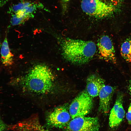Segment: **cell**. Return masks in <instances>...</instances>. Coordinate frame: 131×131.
I'll return each mask as SVG.
<instances>
[{"mask_svg":"<svg viewBox=\"0 0 131 131\" xmlns=\"http://www.w3.org/2000/svg\"><path fill=\"white\" fill-rule=\"evenodd\" d=\"M71 118L67 105H63L56 107L48 115L47 124L51 127L65 128L70 121Z\"/></svg>","mask_w":131,"mask_h":131,"instance_id":"6","label":"cell"},{"mask_svg":"<svg viewBox=\"0 0 131 131\" xmlns=\"http://www.w3.org/2000/svg\"><path fill=\"white\" fill-rule=\"evenodd\" d=\"M51 69L43 64L34 66L24 77L21 82L23 88L30 93L44 95L51 93L54 90L55 80Z\"/></svg>","mask_w":131,"mask_h":131,"instance_id":"1","label":"cell"},{"mask_svg":"<svg viewBox=\"0 0 131 131\" xmlns=\"http://www.w3.org/2000/svg\"><path fill=\"white\" fill-rule=\"evenodd\" d=\"M126 117L128 123L131 125V105L129 107L126 115Z\"/></svg>","mask_w":131,"mask_h":131,"instance_id":"16","label":"cell"},{"mask_svg":"<svg viewBox=\"0 0 131 131\" xmlns=\"http://www.w3.org/2000/svg\"><path fill=\"white\" fill-rule=\"evenodd\" d=\"M105 84V81L103 79L96 75H91L87 79L86 91L91 97H97Z\"/></svg>","mask_w":131,"mask_h":131,"instance_id":"10","label":"cell"},{"mask_svg":"<svg viewBox=\"0 0 131 131\" xmlns=\"http://www.w3.org/2000/svg\"><path fill=\"white\" fill-rule=\"evenodd\" d=\"M31 3L29 2H24L14 5L9 8L8 12V13L12 15L14 14L18 11L23 9Z\"/></svg>","mask_w":131,"mask_h":131,"instance_id":"14","label":"cell"},{"mask_svg":"<svg viewBox=\"0 0 131 131\" xmlns=\"http://www.w3.org/2000/svg\"><path fill=\"white\" fill-rule=\"evenodd\" d=\"M121 0H82L81 7L87 14L102 19L111 16L119 10Z\"/></svg>","mask_w":131,"mask_h":131,"instance_id":"3","label":"cell"},{"mask_svg":"<svg viewBox=\"0 0 131 131\" xmlns=\"http://www.w3.org/2000/svg\"><path fill=\"white\" fill-rule=\"evenodd\" d=\"M63 1L65 2H68L70 0H63Z\"/></svg>","mask_w":131,"mask_h":131,"instance_id":"20","label":"cell"},{"mask_svg":"<svg viewBox=\"0 0 131 131\" xmlns=\"http://www.w3.org/2000/svg\"><path fill=\"white\" fill-rule=\"evenodd\" d=\"M16 128L17 131H49L41 124L38 118L34 116L19 123Z\"/></svg>","mask_w":131,"mask_h":131,"instance_id":"11","label":"cell"},{"mask_svg":"<svg viewBox=\"0 0 131 131\" xmlns=\"http://www.w3.org/2000/svg\"><path fill=\"white\" fill-rule=\"evenodd\" d=\"M97 46L100 58L114 64L117 62L113 42L109 37L104 35L99 39Z\"/></svg>","mask_w":131,"mask_h":131,"instance_id":"7","label":"cell"},{"mask_svg":"<svg viewBox=\"0 0 131 131\" xmlns=\"http://www.w3.org/2000/svg\"><path fill=\"white\" fill-rule=\"evenodd\" d=\"M120 52L124 59L127 63H131V38H126L121 45Z\"/></svg>","mask_w":131,"mask_h":131,"instance_id":"13","label":"cell"},{"mask_svg":"<svg viewBox=\"0 0 131 131\" xmlns=\"http://www.w3.org/2000/svg\"><path fill=\"white\" fill-rule=\"evenodd\" d=\"M7 128V125L3 121L0 116V131H5Z\"/></svg>","mask_w":131,"mask_h":131,"instance_id":"17","label":"cell"},{"mask_svg":"<svg viewBox=\"0 0 131 131\" xmlns=\"http://www.w3.org/2000/svg\"><path fill=\"white\" fill-rule=\"evenodd\" d=\"M128 88L129 93L131 97V79L129 82Z\"/></svg>","mask_w":131,"mask_h":131,"instance_id":"19","label":"cell"},{"mask_svg":"<svg viewBox=\"0 0 131 131\" xmlns=\"http://www.w3.org/2000/svg\"><path fill=\"white\" fill-rule=\"evenodd\" d=\"M93 105L92 97L86 91L82 92L75 98L69 106V110L71 118L87 115L90 112Z\"/></svg>","mask_w":131,"mask_h":131,"instance_id":"4","label":"cell"},{"mask_svg":"<svg viewBox=\"0 0 131 131\" xmlns=\"http://www.w3.org/2000/svg\"><path fill=\"white\" fill-rule=\"evenodd\" d=\"M123 95L119 93L114 105L111 110L109 118V124L112 128L118 126L125 116V111L123 105Z\"/></svg>","mask_w":131,"mask_h":131,"instance_id":"8","label":"cell"},{"mask_svg":"<svg viewBox=\"0 0 131 131\" xmlns=\"http://www.w3.org/2000/svg\"><path fill=\"white\" fill-rule=\"evenodd\" d=\"M30 18L28 16L19 17L13 14L12 15L10 23L12 25H17L24 23Z\"/></svg>","mask_w":131,"mask_h":131,"instance_id":"15","label":"cell"},{"mask_svg":"<svg viewBox=\"0 0 131 131\" xmlns=\"http://www.w3.org/2000/svg\"><path fill=\"white\" fill-rule=\"evenodd\" d=\"M62 54L64 59L71 64L78 65L89 62L94 55L97 47L91 41L65 38L61 44Z\"/></svg>","mask_w":131,"mask_h":131,"instance_id":"2","label":"cell"},{"mask_svg":"<svg viewBox=\"0 0 131 131\" xmlns=\"http://www.w3.org/2000/svg\"><path fill=\"white\" fill-rule=\"evenodd\" d=\"M1 45H2L1 44V43L0 42V48L1 47Z\"/></svg>","mask_w":131,"mask_h":131,"instance_id":"21","label":"cell"},{"mask_svg":"<svg viewBox=\"0 0 131 131\" xmlns=\"http://www.w3.org/2000/svg\"><path fill=\"white\" fill-rule=\"evenodd\" d=\"M10 0H0V7H1Z\"/></svg>","mask_w":131,"mask_h":131,"instance_id":"18","label":"cell"},{"mask_svg":"<svg viewBox=\"0 0 131 131\" xmlns=\"http://www.w3.org/2000/svg\"><path fill=\"white\" fill-rule=\"evenodd\" d=\"M113 87L105 84L101 89L99 94V101L98 110L106 114L109 111L112 98L115 91Z\"/></svg>","mask_w":131,"mask_h":131,"instance_id":"9","label":"cell"},{"mask_svg":"<svg viewBox=\"0 0 131 131\" xmlns=\"http://www.w3.org/2000/svg\"><path fill=\"white\" fill-rule=\"evenodd\" d=\"M97 117H78L72 119L65 127L67 131H99Z\"/></svg>","mask_w":131,"mask_h":131,"instance_id":"5","label":"cell"},{"mask_svg":"<svg viewBox=\"0 0 131 131\" xmlns=\"http://www.w3.org/2000/svg\"><path fill=\"white\" fill-rule=\"evenodd\" d=\"M0 53L1 61L3 65L7 66L12 64L13 56L10 51L6 37L1 45Z\"/></svg>","mask_w":131,"mask_h":131,"instance_id":"12","label":"cell"}]
</instances>
